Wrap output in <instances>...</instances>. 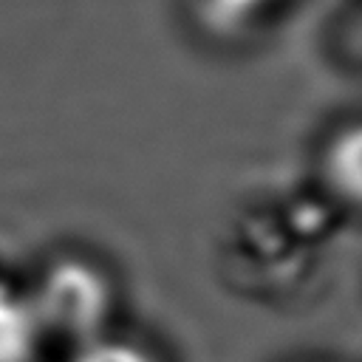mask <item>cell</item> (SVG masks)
I'll return each mask as SVG.
<instances>
[{
  "instance_id": "6da1fadb",
  "label": "cell",
  "mask_w": 362,
  "mask_h": 362,
  "mask_svg": "<svg viewBox=\"0 0 362 362\" xmlns=\"http://www.w3.org/2000/svg\"><path fill=\"white\" fill-rule=\"evenodd\" d=\"M42 331H57L76 345L105 334V320L113 305L105 274L82 260H62L45 269L42 280L28 288Z\"/></svg>"
},
{
  "instance_id": "7a4b0ae2",
  "label": "cell",
  "mask_w": 362,
  "mask_h": 362,
  "mask_svg": "<svg viewBox=\"0 0 362 362\" xmlns=\"http://www.w3.org/2000/svg\"><path fill=\"white\" fill-rule=\"evenodd\" d=\"M42 337L28 288L0 283V362H31Z\"/></svg>"
},
{
  "instance_id": "5b68a950",
  "label": "cell",
  "mask_w": 362,
  "mask_h": 362,
  "mask_svg": "<svg viewBox=\"0 0 362 362\" xmlns=\"http://www.w3.org/2000/svg\"><path fill=\"white\" fill-rule=\"evenodd\" d=\"M277 0H206L212 20H218L221 25H226L232 31L249 25L252 20H257Z\"/></svg>"
},
{
  "instance_id": "8992f818",
  "label": "cell",
  "mask_w": 362,
  "mask_h": 362,
  "mask_svg": "<svg viewBox=\"0 0 362 362\" xmlns=\"http://www.w3.org/2000/svg\"><path fill=\"white\" fill-rule=\"evenodd\" d=\"M305 362H308V359H305Z\"/></svg>"
},
{
  "instance_id": "277c9868",
  "label": "cell",
  "mask_w": 362,
  "mask_h": 362,
  "mask_svg": "<svg viewBox=\"0 0 362 362\" xmlns=\"http://www.w3.org/2000/svg\"><path fill=\"white\" fill-rule=\"evenodd\" d=\"M68 362H161V359L136 339L102 334L96 339L76 345V351Z\"/></svg>"
},
{
  "instance_id": "3957f363",
  "label": "cell",
  "mask_w": 362,
  "mask_h": 362,
  "mask_svg": "<svg viewBox=\"0 0 362 362\" xmlns=\"http://www.w3.org/2000/svg\"><path fill=\"white\" fill-rule=\"evenodd\" d=\"M322 181L345 204L362 209V122L342 127L322 150Z\"/></svg>"
}]
</instances>
